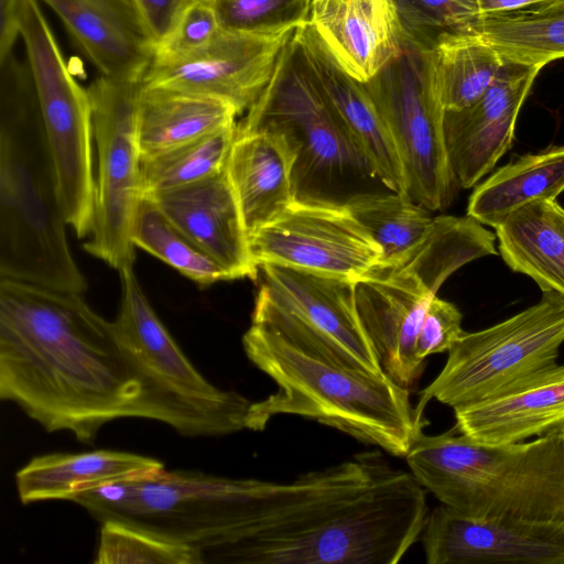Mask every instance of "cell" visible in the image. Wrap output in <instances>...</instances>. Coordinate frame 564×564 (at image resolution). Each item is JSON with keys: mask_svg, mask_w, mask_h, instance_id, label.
Masks as SVG:
<instances>
[{"mask_svg": "<svg viewBox=\"0 0 564 564\" xmlns=\"http://www.w3.org/2000/svg\"><path fill=\"white\" fill-rule=\"evenodd\" d=\"M0 278L83 294L28 62L0 59Z\"/></svg>", "mask_w": 564, "mask_h": 564, "instance_id": "2", "label": "cell"}, {"mask_svg": "<svg viewBox=\"0 0 564 564\" xmlns=\"http://www.w3.org/2000/svg\"><path fill=\"white\" fill-rule=\"evenodd\" d=\"M562 0H478L481 19Z\"/></svg>", "mask_w": 564, "mask_h": 564, "instance_id": "39", "label": "cell"}, {"mask_svg": "<svg viewBox=\"0 0 564 564\" xmlns=\"http://www.w3.org/2000/svg\"><path fill=\"white\" fill-rule=\"evenodd\" d=\"M404 458L415 480L459 513L564 525V427L503 445L478 444L455 427L422 431Z\"/></svg>", "mask_w": 564, "mask_h": 564, "instance_id": "4", "label": "cell"}, {"mask_svg": "<svg viewBox=\"0 0 564 564\" xmlns=\"http://www.w3.org/2000/svg\"><path fill=\"white\" fill-rule=\"evenodd\" d=\"M237 116V109L227 101L142 83L138 109L141 156L231 127Z\"/></svg>", "mask_w": 564, "mask_h": 564, "instance_id": "25", "label": "cell"}, {"mask_svg": "<svg viewBox=\"0 0 564 564\" xmlns=\"http://www.w3.org/2000/svg\"><path fill=\"white\" fill-rule=\"evenodd\" d=\"M421 540L429 564H564V525L475 518L444 505L427 512Z\"/></svg>", "mask_w": 564, "mask_h": 564, "instance_id": "15", "label": "cell"}, {"mask_svg": "<svg viewBox=\"0 0 564 564\" xmlns=\"http://www.w3.org/2000/svg\"><path fill=\"white\" fill-rule=\"evenodd\" d=\"M260 268L273 264L357 281L382 262V251L345 202L294 199L275 220L249 236Z\"/></svg>", "mask_w": 564, "mask_h": 564, "instance_id": "13", "label": "cell"}, {"mask_svg": "<svg viewBox=\"0 0 564 564\" xmlns=\"http://www.w3.org/2000/svg\"><path fill=\"white\" fill-rule=\"evenodd\" d=\"M223 28L209 0H193L171 32L156 45L154 56L175 57L208 45Z\"/></svg>", "mask_w": 564, "mask_h": 564, "instance_id": "35", "label": "cell"}, {"mask_svg": "<svg viewBox=\"0 0 564 564\" xmlns=\"http://www.w3.org/2000/svg\"><path fill=\"white\" fill-rule=\"evenodd\" d=\"M141 394L113 322L80 293L0 278L2 401L93 445L104 425L138 417Z\"/></svg>", "mask_w": 564, "mask_h": 564, "instance_id": "1", "label": "cell"}, {"mask_svg": "<svg viewBox=\"0 0 564 564\" xmlns=\"http://www.w3.org/2000/svg\"><path fill=\"white\" fill-rule=\"evenodd\" d=\"M156 45L171 32L193 0H134Z\"/></svg>", "mask_w": 564, "mask_h": 564, "instance_id": "37", "label": "cell"}, {"mask_svg": "<svg viewBox=\"0 0 564 564\" xmlns=\"http://www.w3.org/2000/svg\"><path fill=\"white\" fill-rule=\"evenodd\" d=\"M462 321L463 315L453 303L434 296L416 338L417 357L425 360L431 355L448 351L465 332Z\"/></svg>", "mask_w": 564, "mask_h": 564, "instance_id": "36", "label": "cell"}, {"mask_svg": "<svg viewBox=\"0 0 564 564\" xmlns=\"http://www.w3.org/2000/svg\"><path fill=\"white\" fill-rule=\"evenodd\" d=\"M478 31L506 62L543 67L564 57V0L485 17Z\"/></svg>", "mask_w": 564, "mask_h": 564, "instance_id": "28", "label": "cell"}, {"mask_svg": "<svg viewBox=\"0 0 564 564\" xmlns=\"http://www.w3.org/2000/svg\"><path fill=\"white\" fill-rule=\"evenodd\" d=\"M294 31L257 35L221 30L208 45L193 53L154 56L142 83L217 98L241 115L269 83Z\"/></svg>", "mask_w": 564, "mask_h": 564, "instance_id": "14", "label": "cell"}, {"mask_svg": "<svg viewBox=\"0 0 564 564\" xmlns=\"http://www.w3.org/2000/svg\"><path fill=\"white\" fill-rule=\"evenodd\" d=\"M496 239L469 215L437 216L411 254L379 264L355 281L360 319L392 381L410 389L420 378L425 362L417 357L415 343L431 301L459 268L497 254Z\"/></svg>", "mask_w": 564, "mask_h": 564, "instance_id": "5", "label": "cell"}, {"mask_svg": "<svg viewBox=\"0 0 564 564\" xmlns=\"http://www.w3.org/2000/svg\"><path fill=\"white\" fill-rule=\"evenodd\" d=\"M556 200H534L512 212L496 228L498 251L514 272L542 292L564 296V217Z\"/></svg>", "mask_w": 564, "mask_h": 564, "instance_id": "24", "label": "cell"}, {"mask_svg": "<svg viewBox=\"0 0 564 564\" xmlns=\"http://www.w3.org/2000/svg\"><path fill=\"white\" fill-rule=\"evenodd\" d=\"M364 84L395 143L409 197L431 212L445 209L457 184L445 145V109L425 53L403 45Z\"/></svg>", "mask_w": 564, "mask_h": 564, "instance_id": "12", "label": "cell"}, {"mask_svg": "<svg viewBox=\"0 0 564 564\" xmlns=\"http://www.w3.org/2000/svg\"><path fill=\"white\" fill-rule=\"evenodd\" d=\"M132 241L135 248L156 257L199 285L232 280L219 263L181 232L145 195L135 214Z\"/></svg>", "mask_w": 564, "mask_h": 564, "instance_id": "30", "label": "cell"}, {"mask_svg": "<svg viewBox=\"0 0 564 564\" xmlns=\"http://www.w3.org/2000/svg\"><path fill=\"white\" fill-rule=\"evenodd\" d=\"M403 45L419 52L435 48L444 37L478 31V0H393Z\"/></svg>", "mask_w": 564, "mask_h": 564, "instance_id": "32", "label": "cell"}, {"mask_svg": "<svg viewBox=\"0 0 564 564\" xmlns=\"http://www.w3.org/2000/svg\"><path fill=\"white\" fill-rule=\"evenodd\" d=\"M542 293L538 303L496 325L464 332L416 406L424 411L433 399L453 409L481 402L558 365L564 296Z\"/></svg>", "mask_w": 564, "mask_h": 564, "instance_id": "7", "label": "cell"}, {"mask_svg": "<svg viewBox=\"0 0 564 564\" xmlns=\"http://www.w3.org/2000/svg\"><path fill=\"white\" fill-rule=\"evenodd\" d=\"M308 23L340 66L362 83L403 48L393 0H313Z\"/></svg>", "mask_w": 564, "mask_h": 564, "instance_id": "20", "label": "cell"}, {"mask_svg": "<svg viewBox=\"0 0 564 564\" xmlns=\"http://www.w3.org/2000/svg\"><path fill=\"white\" fill-rule=\"evenodd\" d=\"M22 0H1L0 13V59L13 52L20 34Z\"/></svg>", "mask_w": 564, "mask_h": 564, "instance_id": "38", "label": "cell"}, {"mask_svg": "<svg viewBox=\"0 0 564 564\" xmlns=\"http://www.w3.org/2000/svg\"><path fill=\"white\" fill-rule=\"evenodd\" d=\"M95 564H204L199 551L134 525L100 522Z\"/></svg>", "mask_w": 564, "mask_h": 564, "instance_id": "33", "label": "cell"}, {"mask_svg": "<svg viewBox=\"0 0 564 564\" xmlns=\"http://www.w3.org/2000/svg\"><path fill=\"white\" fill-rule=\"evenodd\" d=\"M242 347L276 384L275 392L252 402L248 430L263 431L276 415H299L404 457L426 424L423 411L411 402L410 389L386 375L354 371L252 323Z\"/></svg>", "mask_w": 564, "mask_h": 564, "instance_id": "3", "label": "cell"}, {"mask_svg": "<svg viewBox=\"0 0 564 564\" xmlns=\"http://www.w3.org/2000/svg\"><path fill=\"white\" fill-rule=\"evenodd\" d=\"M313 0H209L223 30L276 35L308 22Z\"/></svg>", "mask_w": 564, "mask_h": 564, "instance_id": "34", "label": "cell"}, {"mask_svg": "<svg viewBox=\"0 0 564 564\" xmlns=\"http://www.w3.org/2000/svg\"><path fill=\"white\" fill-rule=\"evenodd\" d=\"M345 204L380 247L381 264H393L411 254L425 240L434 221L431 210L391 191L357 194Z\"/></svg>", "mask_w": 564, "mask_h": 564, "instance_id": "29", "label": "cell"}, {"mask_svg": "<svg viewBox=\"0 0 564 564\" xmlns=\"http://www.w3.org/2000/svg\"><path fill=\"white\" fill-rule=\"evenodd\" d=\"M455 429L482 445H503L564 427V365L488 400L455 408Z\"/></svg>", "mask_w": 564, "mask_h": 564, "instance_id": "21", "label": "cell"}, {"mask_svg": "<svg viewBox=\"0 0 564 564\" xmlns=\"http://www.w3.org/2000/svg\"><path fill=\"white\" fill-rule=\"evenodd\" d=\"M424 53L442 105L453 111L476 102L506 64L479 31L448 35Z\"/></svg>", "mask_w": 564, "mask_h": 564, "instance_id": "27", "label": "cell"}, {"mask_svg": "<svg viewBox=\"0 0 564 564\" xmlns=\"http://www.w3.org/2000/svg\"><path fill=\"white\" fill-rule=\"evenodd\" d=\"M564 192V145L528 153L499 167L471 193L467 215L496 228L534 200H556Z\"/></svg>", "mask_w": 564, "mask_h": 564, "instance_id": "26", "label": "cell"}, {"mask_svg": "<svg viewBox=\"0 0 564 564\" xmlns=\"http://www.w3.org/2000/svg\"><path fill=\"white\" fill-rule=\"evenodd\" d=\"M165 468L154 457L117 449L37 455L14 476L22 505L68 500L106 482L144 477Z\"/></svg>", "mask_w": 564, "mask_h": 564, "instance_id": "23", "label": "cell"}, {"mask_svg": "<svg viewBox=\"0 0 564 564\" xmlns=\"http://www.w3.org/2000/svg\"><path fill=\"white\" fill-rule=\"evenodd\" d=\"M541 68L506 62L476 102L445 110V145L457 186L476 185L510 149L519 111Z\"/></svg>", "mask_w": 564, "mask_h": 564, "instance_id": "16", "label": "cell"}, {"mask_svg": "<svg viewBox=\"0 0 564 564\" xmlns=\"http://www.w3.org/2000/svg\"><path fill=\"white\" fill-rule=\"evenodd\" d=\"M237 127L280 134L295 153V199H327L324 189L346 172L369 175L292 37L272 76ZM370 176V175H369Z\"/></svg>", "mask_w": 564, "mask_h": 564, "instance_id": "8", "label": "cell"}, {"mask_svg": "<svg viewBox=\"0 0 564 564\" xmlns=\"http://www.w3.org/2000/svg\"><path fill=\"white\" fill-rule=\"evenodd\" d=\"M121 300L113 321L120 346L138 376V417L186 437H219L248 430L252 401L206 379L148 301L133 267L119 271Z\"/></svg>", "mask_w": 564, "mask_h": 564, "instance_id": "6", "label": "cell"}, {"mask_svg": "<svg viewBox=\"0 0 564 564\" xmlns=\"http://www.w3.org/2000/svg\"><path fill=\"white\" fill-rule=\"evenodd\" d=\"M561 213H562V215L564 217V208L563 207H561Z\"/></svg>", "mask_w": 564, "mask_h": 564, "instance_id": "40", "label": "cell"}, {"mask_svg": "<svg viewBox=\"0 0 564 564\" xmlns=\"http://www.w3.org/2000/svg\"><path fill=\"white\" fill-rule=\"evenodd\" d=\"M296 156L278 133L237 127L225 172L248 236L280 217L295 199Z\"/></svg>", "mask_w": 564, "mask_h": 564, "instance_id": "22", "label": "cell"}, {"mask_svg": "<svg viewBox=\"0 0 564 564\" xmlns=\"http://www.w3.org/2000/svg\"><path fill=\"white\" fill-rule=\"evenodd\" d=\"M293 39L370 177L409 197L395 143L365 84L340 66L308 22L295 29Z\"/></svg>", "mask_w": 564, "mask_h": 564, "instance_id": "17", "label": "cell"}, {"mask_svg": "<svg viewBox=\"0 0 564 564\" xmlns=\"http://www.w3.org/2000/svg\"><path fill=\"white\" fill-rule=\"evenodd\" d=\"M99 75L142 80L156 42L134 0H42Z\"/></svg>", "mask_w": 564, "mask_h": 564, "instance_id": "19", "label": "cell"}, {"mask_svg": "<svg viewBox=\"0 0 564 564\" xmlns=\"http://www.w3.org/2000/svg\"><path fill=\"white\" fill-rule=\"evenodd\" d=\"M142 80L99 75L87 88L97 144L94 223L85 250L118 272L133 267L132 226L143 197L138 109Z\"/></svg>", "mask_w": 564, "mask_h": 564, "instance_id": "11", "label": "cell"}, {"mask_svg": "<svg viewBox=\"0 0 564 564\" xmlns=\"http://www.w3.org/2000/svg\"><path fill=\"white\" fill-rule=\"evenodd\" d=\"M251 323L354 371L386 375L360 319L355 281L265 264Z\"/></svg>", "mask_w": 564, "mask_h": 564, "instance_id": "10", "label": "cell"}, {"mask_svg": "<svg viewBox=\"0 0 564 564\" xmlns=\"http://www.w3.org/2000/svg\"><path fill=\"white\" fill-rule=\"evenodd\" d=\"M192 242L235 279L258 276L249 236L225 169L181 187L145 195Z\"/></svg>", "mask_w": 564, "mask_h": 564, "instance_id": "18", "label": "cell"}, {"mask_svg": "<svg viewBox=\"0 0 564 564\" xmlns=\"http://www.w3.org/2000/svg\"><path fill=\"white\" fill-rule=\"evenodd\" d=\"M237 123L150 156H141L143 195L195 183L225 169Z\"/></svg>", "mask_w": 564, "mask_h": 564, "instance_id": "31", "label": "cell"}, {"mask_svg": "<svg viewBox=\"0 0 564 564\" xmlns=\"http://www.w3.org/2000/svg\"><path fill=\"white\" fill-rule=\"evenodd\" d=\"M20 34L56 165L64 216L78 238L91 232L95 206L93 112L36 0H22Z\"/></svg>", "mask_w": 564, "mask_h": 564, "instance_id": "9", "label": "cell"}]
</instances>
